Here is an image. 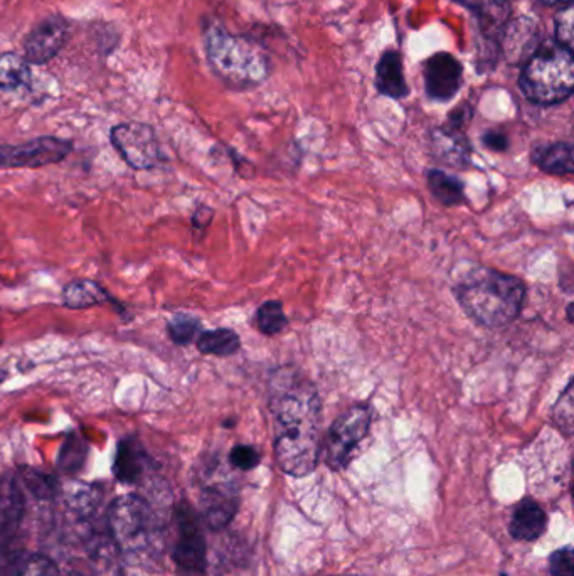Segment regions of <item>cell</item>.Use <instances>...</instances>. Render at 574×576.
Wrapping results in <instances>:
<instances>
[{"instance_id":"cell-1","label":"cell","mask_w":574,"mask_h":576,"mask_svg":"<svg viewBox=\"0 0 574 576\" xmlns=\"http://www.w3.org/2000/svg\"><path fill=\"white\" fill-rule=\"evenodd\" d=\"M270 410L275 420V457L285 474H312L320 457L319 391L314 383L290 378L273 386Z\"/></svg>"},{"instance_id":"cell-2","label":"cell","mask_w":574,"mask_h":576,"mask_svg":"<svg viewBox=\"0 0 574 576\" xmlns=\"http://www.w3.org/2000/svg\"><path fill=\"white\" fill-rule=\"evenodd\" d=\"M453 295L475 324L485 329H502L521 314L526 285L514 275L479 267L453 287Z\"/></svg>"},{"instance_id":"cell-3","label":"cell","mask_w":574,"mask_h":576,"mask_svg":"<svg viewBox=\"0 0 574 576\" xmlns=\"http://www.w3.org/2000/svg\"><path fill=\"white\" fill-rule=\"evenodd\" d=\"M206 53L214 73L234 88L260 85L270 75V61L260 44L221 27L206 34Z\"/></svg>"},{"instance_id":"cell-4","label":"cell","mask_w":574,"mask_h":576,"mask_svg":"<svg viewBox=\"0 0 574 576\" xmlns=\"http://www.w3.org/2000/svg\"><path fill=\"white\" fill-rule=\"evenodd\" d=\"M573 54L559 44H544L527 59L522 70V93L537 105H556L573 93Z\"/></svg>"},{"instance_id":"cell-5","label":"cell","mask_w":574,"mask_h":576,"mask_svg":"<svg viewBox=\"0 0 574 576\" xmlns=\"http://www.w3.org/2000/svg\"><path fill=\"white\" fill-rule=\"evenodd\" d=\"M110 536L120 553L137 555L152 543L154 519L149 504L139 496H120L113 501L108 514Z\"/></svg>"},{"instance_id":"cell-6","label":"cell","mask_w":574,"mask_h":576,"mask_svg":"<svg viewBox=\"0 0 574 576\" xmlns=\"http://www.w3.org/2000/svg\"><path fill=\"white\" fill-rule=\"evenodd\" d=\"M373 413L367 405H354L344 411L330 427L325 442V464L341 470L351 462L359 443L367 437Z\"/></svg>"},{"instance_id":"cell-7","label":"cell","mask_w":574,"mask_h":576,"mask_svg":"<svg viewBox=\"0 0 574 576\" xmlns=\"http://www.w3.org/2000/svg\"><path fill=\"white\" fill-rule=\"evenodd\" d=\"M110 140L133 171L157 169L164 162L159 139L149 123L127 122L115 125L110 132Z\"/></svg>"},{"instance_id":"cell-8","label":"cell","mask_w":574,"mask_h":576,"mask_svg":"<svg viewBox=\"0 0 574 576\" xmlns=\"http://www.w3.org/2000/svg\"><path fill=\"white\" fill-rule=\"evenodd\" d=\"M71 152V140L53 135H44L22 144H0V169H41L63 162Z\"/></svg>"},{"instance_id":"cell-9","label":"cell","mask_w":574,"mask_h":576,"mask_svg":"<svg viewBox=\"0 0 574 576\" xmlns=\"http://www.w3.org/2000/svg\"><path fill=\"white\" fill-rule=\"evenodd\" d=\"M177 543L172 558L186 573H202L206 568V541L191 507L177 509Z\"/></svg>"},{"instance_id":"cell-10","label":"cell","mask_w":574,"mask_h":576,"mask_svg":"<svg viewBox=\"0 0 574 576\" xmlns=\"http://www.w3.org/2000/svg\"><path fill=\"white\" fill-rule=\"evenodd\" d=\"M70 39V24L59 14L46 17L32 27L24 41V58L29 64H46L58 56Z\"/></svg>"},{"instance_id":"cell-11","label":"cell","mask_w":574,"mask_h":576,"mask_svg":"<svg viewBox=\"0 0 574 576\" xmlns=\"http://www.w3.org/2000/svg\"><path fill=\"white\" fill-rule=\"evenodd\" d=\"M462 64L452 54L438 53L425 63L426 95L436 102H448L462 86Z\"/></svg>"},{"instance_id":"cell-12","label":"cell","mask_w":574,"mask_h":576,"mask_svg":"<svg viewBox=\"0 0 574 576\" xmlns=\"http://www.w3.org/2000/svg\"><path fill=\"white\" fill-rule=\"evenodd\" d=\"M431 152L442 164L465 169L470 164L472 147L463 135V128L452 127L447 123L431 134Z\"/></svg>"},{"instance_id":"cell-13","label":"cell","mask_w":574,"mask_h":576,"mask_svg":"<svg viewBox=\"0 0 574 576\" xmlns=\"http://www.w3.org/2000/svg\"><path fill=\"white\" fill-rule=\"evenodd\" d=\"M61 299H63L64 307L70 310H86L96 305H113L120 310V314L125 312V307L108 292L107 288L91 278H78L75 282L68 283L63 288Z\"/></svg>"},{"instance_id":"cell-14","label":"cell","mask_w":574,"mask_h":576,"mask_svg":"<svg viewBox=\"0 0 574 576\" xmlns=\"http://www.w3.org/2000/svg\"><path fill=\"white\" fill-rule=\"evenodd\" d=\"M24 514V494L14 474L0 475V539L11 536Z\"/></svg>"},{"instance_id":"cell-15","label":"cell","mask_w":574,"mask_h":576,"mask_svg":"<svg viewBox=\"0 0 574 576\" xmlns=\"http://www.w3.org/2000/svg\"><path fill=\"white\" fill-rule=\"evenodd\" d=\"M149 464L142 443L137 438H125L118 443L117 455L113 462V474L123 484H137Z\"/></svg>"},{"instance_id":"cell-16","label":"cell","mask_w":574,"mask_h":576,"mask_svg":"<svg viewBox=\"0 0 574 576\" xmlns=\"http://www.w3.org/2000/svg\"><path fill=\"white\" fill-rule=\"evenodd\" d=\"M548 526V516L532 499H524L517 504L512 514L511 531L512 538L521 539V541H536L543 536Z\"/></svg>"},{"instance_id":"cell-17","label":"cell","mask_w":574,"mask_h":576,"mask_svg":"<svg viewBox=\"0 0 574 576\" xmlns=\"http://www.w3.org/2000/svg\"><path fill=\"white\" fill-rule=\"evenodd\" d=\"M463 6L474 11L480 19V27L485 36L497 38L504 29L511 14V6L507 0H457Z\"/></svg>"},{"instance_id":"cell-18","label":"cell","mask_w":574,"mask_h":576,"mask_svg":"<svg viewBox=\"0 0 574 576\" xmlns=\"http://www.w3.org/2000/svg\"><path fill=\"white\" fill-rule=\"evenodd\" d=\"M532 162L551 176H571L574 172L573 145L558 142L539 147L532 152Z\"/></svg>"},{"instance_id":"cell-19","label":"cell","mask_w":574,"mask_h":576,"mask_svg":"<svg viewBox=\"0 0 574 576\" xmlns=\"http://www.w3.org/2000/svg\"><path fill=\"white\" fill-rule=\"evenodd\" d=\"M376 86L379 93L399 100L408 95V85L404 81L403 63L401 56L396 51H388L383 54L376 70Z\"/></svg>"},{"instance_id":"cell-20","label":"cell","mask_w":574,"mask_h":576,"mask_svg":"<svg viewBox=\"0 0 574 576\" xmlns=\"http://www.w3.org/2000/svg\"><path fill=\"white\" fill-rule=\"evenodd\" d=\"M197 351L206 356L228 358L240 351L241 339L233 329H214L202 331L196 339Z\"/></svg>"},{"instance_id":"cell-21","label":"cell","mask_w":574,"mask_h":576,"mask_svg":"<svg viewBox=\"0 0 574 576\" xmlns=\"http://www.w3.org/2000/svg\"><path fill=\"white\" fill-rule=\"evenodd\" d=\"M202 504H204V519L209 528L213 529L224 528L238 509V501L219 489L206 491L202 497Z\"/></svg>"},{"instance_id":"cell-22","label":"cell","mask_w":574,"mask_h":576,"mask_svg":"<svg viewBox=\"0 0 574 576\" xmlns=\"http://www.w3.org/2000/svg\"><path fill=\"white\" fill-rule=\"evenodd\" d=\"M426 179H428L431 194L443 206L453 208V206L465 203V186L457 177L450 176L447 172L438 171V169H430L426 172Z\"/></svg>"},{"instance_id":"cell-23","label":"cell","mask_w":574,"mask_h":576,"mask_svg":"<svg viewBox=\"0 0 574 576\" xmlns=\"http://www.w3.org/2000/svg\"><path fill=\"white\" fill-rule=\"evenodd\" d=\"M31 64L17 53L0 54V90H16L29 85Z\"/></svg>"},{"instance_id":"cell-24","label":"cell","mask_w":574,"mask_h":576,"mask_svg":"<svg viewBox=\"0 0 574 576\" xmlns=\"http://www.w3.org/2000/svg\"><path fill=\"white\" fill-rule=\"evenodd\" d=\"M91 563L95 576H122L120 565V550L113 539H96L91 550Z\"/></svg>"},{"instance_id":"cell-25","label":"cell","mask_w":574,"mask_h":576,"mask_svg":"<svg viewBox=\"0 0 574 576\" xmlns=\"http://www.w3.org/2000/svg\"><path fill=\"white\" fill-rule=\"evenodd\" d=\"M88 457V443L78 433H71L64 440L63 447L59 450L58 467L64 474H75L85 465Z\"/></svg>"},{"instance_id":"cell-26","label":"cell","mask_w":574,"mask_h":576,"mask_svg":"<svg viewBox=\"0 0 574 576\" xmlns=\"http://www.w3.org/2000/svg\"><path fill=\"white\" fill-rule=\"evenodd\" d=\"M202 332L201 320L191 314H176L167 322V334L177 346H189Z\"/></svg>"},{"instance_id":"cell-27","label":"cell","mask_w":574,"mask_h":576,"mask_svg":"<svg viewBox=\"0 0 574 576\" xmlns=\"http://www.w3.org/2000/svg\"><path fill=\"white\" fill-rule=\"evenodd\" d=\"M256 324L266 336H275L288 326V317L283 312L282 302L270 300L261 305L256 312Z\"/></svg>"},{"instance_id":"cell-28","label":"cell","mask_w":574,"mask_h":576,"mask_svg":"<svg viewBox=\"0 0 574 576\" xmlns=\"http://www.w3.org/2000/svg\"><path fill=\"white\" fill-rule=\"evenodd\" d=\"M22 484L31 491L32 496L38 499H53L58 491V480L54 479L53 475L44 474L38 469H29L24 467L21 470Z\"/></svg>"},{"instance_id":"cell-29","label":"cell","mask_w":574,"mask_h":576,"mask_svg":"<svg viewBox=\"0 0 574 576\" xmlns=\"http://www.w3.org/2000/svg\"><path fill=\"white\" fill-rule=\"evenodd\" d=\"M505 39H507L505 43L507 54L516 61L531 49L532 39H536V29L532 24L522 26L521 22H517L511 27V31L505 34Z\"/></svg>"},{"instance_id":"cell-30","label":"cell","mask_w":574,"mask_h":576,"mask_svg":"<svg viewBox=\"0 0 574 576\" xmlns=\"http://www.w3.org/2000/svg\"><path fill=\"white\" fill-rule=\"evenodd\" d=\"M574 395H573V381H569L568 386L564 388L563 395L559 396L558 403L554 406L553 418L554 423L558 425L559 430L564 435H571L573 433L574 422Z\"/></svg>"},{"instance_id":"cell-31","label":"cell","mask_w":574,"mask_h":576,"mask_svg":"<svg viewBox=\"0 0 574 576\" xmlns=\"http://www.w3.org/2000/svg\"><path fill=\"white\" fill-rule=\"evenodd\" d=\"M68 504H70L73 511L78 512V514H90L98 502H100V494H98V489L93 486H76L71 489L70 494H68Z\"/></svg>"},{"instance_id":"cell-32","label":"cell","mask_w":574,"mask_h":576,"mask_svg":"<svg viewBox=\"0 0 574 576\" xmlns=\"http://www.w3.org/2000/svg\"><path fill=\"white\" fill-rule=\"evenodd\" d=\"M573 6H568L561 9L558 16H556V41L559 46L563 48L573 49L574 32H573Z\"/></svg>"},{"instance_id":"cell-33","label":"cell","mask_w":574,"mask_h":576,"mask_svg":"<svg viewBox=\"0 0 574 576\" xmlns=\"http://www.w3.org/2000/svg\"><path fill=\"white\" fill-rule=\"evenodd\" d=\"M17 576H59V571L46 556L34 555L22 563Z\"/></svg>"},{"instance_id":"cell-34","label":"cell","mask_w":574,"mask_h":576,"mask_svg":"<svg viewBox=\"0 0 574 576\" xmlns=\"http://www.w3.org/2000/svg\"><path fill=\"white\" fill-rule=\"evenodd\" d=\"M551 576H574V558L571 546L554 551L549 558Z\"/></svg>"},{"instance_id":"cell-35","label":"cell","mask_w":574,"mask_h":576,"mask_svg":"<svg viewBox=\"0 0 574 576\" xmlns=\"http://www.w3.org/2000/svg\"><path fill=\"white\" fill-rule=\"evenodd\" d=\"M229 462L240 470H251L260 464V454L250 445H238L231 450Z\"/></svg>"},{"instance_id":"cell-36","label":"cell","mask_w":574,"mask_h":576,"mask_svg":"<svg viewBox=\"0 0 574 576\" xmlns=\"http://www.w3.org/2000/svg\"><path fill=\"white\" fill-rule=\"evenodd\" d=\"M484 144L489 147L490 150H495V152H504L507 147H509V140L504 134L500 132H494L490 130L484 135Z\"/></svg>"},{"instance_id":"cell-37","label":"cell","mask_w":574,"mask_h":576,"mask_svg":"<svg viewBox=\"0 0 574 576\" xmlns=\"http://www.w3.org/2000/svg\"><path fill=\"white\" fill-rule=\"evenodd\" d=\"M213 209H209L208 206H201V208L197 209L194 216H192V226L196 228V230H204L209 223H211V219H213Z\"/></svg>"},{"instance_id":"cell-38","label":"cell","mask_w":574,"mask_h":576,"mask_svg":"<svg viewBox=\"0 0 574 576\" xmlns=\"http://www.w3.org/2000/svg\"><path fill=\"white\" fill-rule=\"evenodd\" d=\"M544 4H548V6H559V4H564V6H568L571 4V0H543Z\"/></svg>"},{"instance_id":"cell-39","label":"cell","mask_w":574,"mask_h":576,"mask_svg":"<svg viewBox=\"0 0 574 576\" xmlns=\"http://www.w3.org/2000/svg\"><path fill=\"white\" fill-rule=\"evenodd\" d=\"M568 320L573 322V304L568 305Z\"/></svg>"},{"instance_id":"cell-40","label":"cell","mask_w":574,"mask_h":576,"mask_svg":"<svg viewBox=\"0 0 574 576\" xmlns=\"http://www.w3.org/2000/svg\"><path fill=\"white\" fill-rule=\"evenodd\" d=\"M70 576H83V575H80V573H71Z\"/></svg>"}]
</instances>
